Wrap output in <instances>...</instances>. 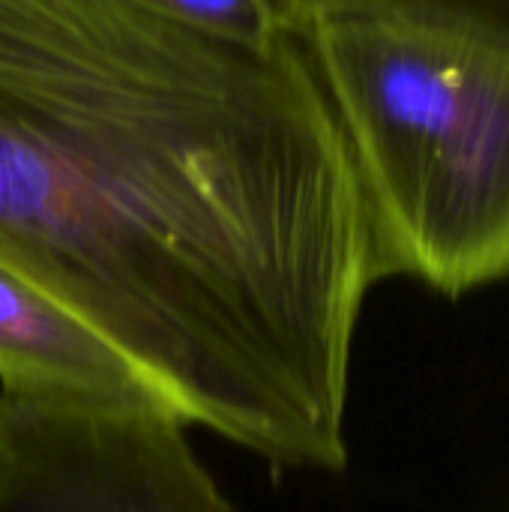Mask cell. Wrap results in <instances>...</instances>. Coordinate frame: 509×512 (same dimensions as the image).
<instances>
[{
    "instance_id": "6da1fadb",
    "label": "cell",
    "mask_w": 509,
    "mask_h": 512,
    "mask_svg": "<svg viewBox=\"0 0 509 512\" xmlns=\"http://www.w3.org/2000/svg\"><path fill=\"white\" fill-rule=\"evenodd\" d=\"M0 258L111 339L183 426L273 468H345L354 336L384 270L297 33L0 0Z\"/></svg>"
},
{
    "instance_id": "7a4b0ae2",
    "label": "cell",
    "mask_w": 509,
    "mask_h": 512,
    "mask_svg": "<svg viewBox=\"0 0 509 512\" xmlns=\"http://www.w3.org/2000/svg\"><path fill=\"white\" fill-rule=\"evenodd\" d=\"M348 141L384 279L465 294L509 276V30L450 12L297 24Z\"/></svg>"
},
{
    "instance_id": "3957f363",
    "label": "cell",
    "mask_w": 509,
    "mask_h": 512,
    "mask_svg": "<svg viewBox=\"0 0 509 512\" xmlns=\"http://www.w3.org/2000/svg\"><path fill=\"white\" fill-rule=\"evenodd\" d=\"M0 512H240L162 411L0 393Z\"/></svg>"
},
{
    "instance_id": "277c9868",
    "label": "cell",
    "mask_w": 509,
    "mask_h": 512,
    "mask_svg": "<svg viewBox=\"0 0 509 512\" xmlns=\"http://www.w3.org/2000/svg\"><path fill=\"white\" fill-rule=\"evenodd\" d=\"M0 384L6 396L174 417L156 384L111 339L3 258Z\"/></svg>"
},
{
    "instance_id": "5b68a950",
    "label": "cell",
    "mask_w": 509,
    "mask_h": 512,
    "mask_svg": "<svg viewBox=\"0 0 509 512\" xmlns=\"http://www.w3.org/2000/svg\"><path fill=\"white\" fill-rule=\"evenodd\" d=\"M132 3L249 42H273L297 33L282 0H132Z\"/></svg>"
},
{
    "instance_id": "8992f818",
    "label": "cell",
    "mask_w": 509,
    "mask_h": 512,
    "mask_svg": "<svg viewBox=\"0 0 509 512\" xmlns=\"http://www.w3.org/2000/svg\"><path fill=\"white\" fill-rule=\"evenodd\" d=\"M285 12L297 24L309 15L330 9H423V12H450L480 18L509 30V0H282Z\"/></svg>"
}]
</instances>
